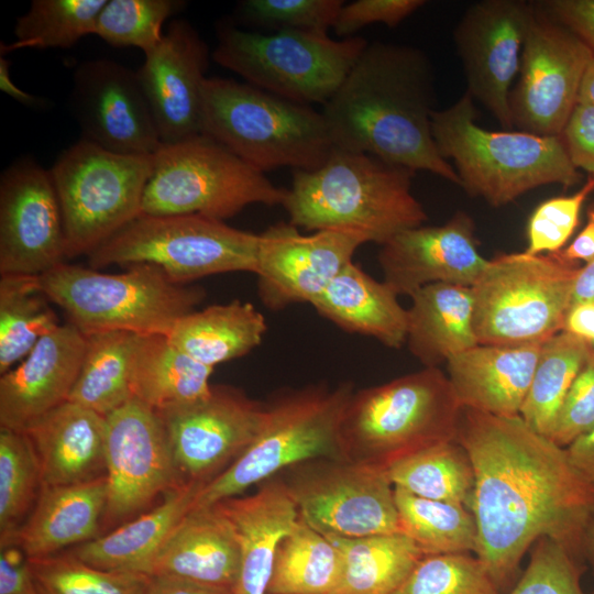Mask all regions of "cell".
Segmentation results:
<instances>
[{
	"instance_id": "17",
	"label": "cell",
	"mask_w": 594,
	"mask_h": 594,
	"mask_svg": "<svg viewBox=\"0 0 594 594\" xmlns=\"http://www.w3.org/2000/svg\"><path fill=\"white\" fill-rule=\"evenodd\" d=\"M157 413L183 483L202 487L254 441L264 421L265 404L235 387L217 385L201 400Z\"/></svg>"
},
{
	"instance_id": "27",
	"label": "cell",
	"mask_w": 594,
	"mask_h": 594,
	"mask_svg": "<svg viewBox=\"0 0 594 594\" xmlns=\"http://www.w3.org/2000/svg\"><path fill=\"white\" fill-rule=\"evenodd\" d=\"M240 569L234 529L218 504L188 510L155 557L148 575L233 590Z\"/></svg>"
},
{
	"instance_id": "47",
	"label": "cell",
	"mask_w": 594,
	"mask_h": 594,
	"mask_svg": "<svg viewBox=\"0 0 594 594\" xmlns=\"http://www.w3.org/2000/svg\"><path fill=\"white\" fill-rule=\"evenodd\" d=\"M343 4L342 0H244L237 12L242 21L274 32L327 33Z\"/></svg>"
},
{
	"instance_id": "43",
	"label": "cell",
	"mask_w": 594,
	"mask_h": 594,
	"mask_svg": "<svg viewBox=\"0 0 594 594\" xmlns=\"http://www.w3.org/2000/svg\"><path fill=\"white\" fill-rule=\"evenodd\" d=\"M107 0H33L14 26L15 41L1 44V54L19 48H70L95 34Z\"/></svg>"
},
{
	"instance_id": "53",
	"label": "cell",
	"mask_w": 594,
	"mask_h": 594,
	"mask_svg": "<svg viewBox=\"0 0 594 594\" xmlns=\"http://www.w3.org/2000/svg\"><path fill=\"white\" fill-rule=\"evenodd\" d=\"M536 3L576 34L594 55V0H546Z\"/></svg>"
},
{
	"instance_id": "25",
	"label": "cell",
	"mask_w": 594,
	"mask_h": 594,
	"mask_svg": "<svg viewBox=\"0 0 594 594\" xmlns=\"http://www.w3.org/2000/svg\"><path fill=\"white\" fill-rule=\"evenodd\" d=\"M217 504L230 520L239 544L240 569L232 594H267L277 548L298 519L282 477L273 476L250 495Z\"/></svg>"
},
{
	"instance_id": "33",
	"label": "cell",
	"mask_w": 594,
	"mask_h": 594,
	"mask_svg": "<svg viewBox=\"0 0 594 594\" xmlns=\"http://www.w3.org/2000/svg\"><path fill=\"white\" fill-rule=\"evenodd\" d=\"M266 330L264 316L252 304L235 299L182 317L167 338L197 362L215 369L250 353L262 343Z\"/></svg>"
},
{
	"instance_id": "34",
	"label": "cell",
	"mask_w": 594,
	"mask_h": 594,
	"mask_svg": "<svg viewBox=\"0 0 594 594\" xmlns=\"http://www.w3.org/2000/svg\"><path fill=\"white\" fill-rule=\"evenodd\" d=\"M212 371L174 346L167 336H141L132 363V394L156 411L189 405L210 395Z\"/></svg>"
},
{
	"instance_id": "39",
	"label": "cell",
	"mask_w": 594,
	"mask_h": 594,
	"mask_svg": "<svg viewBox=\"0 0 594 594\" xmlns=\"http://www.w3.org/2000/svg\"><path fill=\"white\" fill-rule=\"evenodd\" d=\"M387 473L394 487L471 509L474 469L469 453L455 439L422 449L393 464Z\"/></svg>"
},
{
	"instance_id": "7",
	"label": "cell",
	"mask_w": 594,
	"mask_h": 594,
	"mask_svg": "<svg viewBox=\"0 0 594 594\" xmlns=\"http://www.w3.org/2000/svg\"><path fill=\"white\" fill-rule=\"evenodd\" d=\"M127 267L123 273L108 274L64 262L37 280L85 336L107 331L168 336L206 297L200 286L174 283L155 265Z\"/></svg>"
},
{
	"instance_id": "57",
	"label": "cell",
	"mask_w": 594,
	"mask_h": 594,
	"mask_svg": "<svg viewBox=\"0 0 594 594\" xmlns=\"http://www.w3.org/2000/svg\"><path fill=\"white\" fill-rule=\"evenodd\" d=\"M561 255L573 262L584 261L590 263L594 260V202L586 210V223L575 239L560 250Z\"/></svg>"
},
{
	"instance_id": "29",
	"label": "cell",
	"mask_w": 594,
	"mask_h": 594,
	"mask_svg": "<svg viewBox=\"0 0 594 594\" xmlns=\"http://www.w3.org/2000/svg\"><path fill=\"white\" fill-rule=\"evenodd\" d=\"M107 498L106 475L74 485H42L16 543L29 559H35L90 541L99 537Z\"/></svg>"
},
{
	"instance_id": "8",
	"label": "cell",
	"mask_w": 594,
	"mask_h": 594,
	"mask_svg": "<svg viewBox=\"0 0 594 594\" xmlns=\"http://www.w3.org/2000/svg\"><path fill=\"white\" fill-rule=\"evenodd\" d=\"M353 393L351 383L310 385L266 403L254 441L227 470L198 490L189 510L240 496L298 463L341 458L339 427Z\"/></svg>"
},
{
	"instance_id": "26",
	"label": "cell",
	"mask_w": 594,
	"mask_h": 594,
	"mask_svg": "<svg viewBox=\"0 0 594 594\" xmlns=\"http://www.w3.org/2000/svg\"><path fill=\"white\" fill-rule=\"evenodd\" d=\"M23 431L36 452L43 485H74L106 475V416L66 400Z\"/></svg>"
},
{
	"instance_id": "22",
	"label": "cell",
	"mask_w": 594,
	"mask_h": 594,
	"mask_svg": "<svg viewBox=\"0 0 594 594\" xmlns=\"http://www.w3.org/2000/svg\"><path fill=\"white\" fill-rule=\"evenodd\" d=\"M136 72L163 144L202 134L201 103L209 50L186 20H173Z\"/></svg>"
},
{
	"instance_id": "28",
	"label": "cell",
	"mask_w": 594,
	"mask_h": 594,
	"mask_svg": "<svg viewBox=\"0 0 594 594\" xmlns=\"http://www.w3.org/2000/svg\"><path fill=\"white\" fill-rule=\"evenodd\" d=\"M541 344H477L447 361L448 378L462 407L496 416L519 415Z\"/></svg>"
},
{
	"instance_id": "20",
	"label": "cell",
	"mask_w": 594,
	"mask_h": 594,
	"mask_svg": "<svg viewBox=\"0 0 594 594\" xmlns=\"http://www.w3.org/2000/svg\"><path fill=\"white\" fill-rule=\"evenodd\" d=\"M70 102L81 139L124 155H154L160 132L136 72L107 58L80 64Z\"/></svg>"
},
{
	"instance_id": "56",
	"label": "cell",
	"mask_w": 594,
	"mask_h": 594,
	"mask_svg": "<svg viewBox=\"0 0 594 594\" xmlns=\"http://www.w3.org/2000/svg\"><path fill=\"white\" fill-rule=\"evenodd\" d=\"M146 594H232V592L173 576L153 575L150 576Z\"/></svg>"
},
{
	"instance_id": "52",
	"label": "cell",
	"mask_w": 594,
	"mask_h": 594,
	"mask_svg": "<svg viewBox=\"0 0 594 594\" xmlns=\"http://www.w3.org/2000/svg\"><path fill=\"white\" fill-rule=\"evenodd\" d=\"M561 139L574 167L594 177V107L578 103Z\"/></svg>"
},
{
	"instance_id": "55",
	"label": "cell",
	"mask_w": 594,
	"mask_h": 594,
	"mask_svg": "<svg viewBox=\"0 0 594 594\" xmlns=\"http://www.w3.org/2000/svg\"><path fill=\"white\" fill-rule=\"evenodd\" d=\"M565 450L573 468L594 486V422Z\"/></svg>"
},
{
	"instance_id": "16",
	"label": "cell",
	"mask_w": 594,
	"mask_h": 594,
	"mask_svg": "<svg viewBox=\"0 0 594 594\" xmlns=\"http://www.w3.org/2000/svg\"><path fill=\"white\" fill-rule=\"evenodd\" d=\"M106 421L108 498L103 518L118 522L185 484L156 410L133 397L108 414Z\"/></svg>"
},
{
	"instance_id": "42",
	"label": "cell",
	"mask_w": 594,
	"mask_h": 594,
	"mask_svg": "<svg viewBox=\"0 0 594 594\" xmlns=\"http://www.w3.org/2000/svg\"><path fill=\"white\" fill-rule=\"evenodd\" d=\"M42 485L40 462L26 433L0 427V547L16 543Z\"/></svg>"
},
{
	"instance_id": "30",
	"label": "cell",
	"mask_w": 594,
	"mask_h": 594,
	"mask_svg": "<svg viewBox=\"0 0 594 594\" xmlns=\"http://www.w3.org/2000/svg\"><path fill=\"white\" fill-rule=\"evenodd\" d=\"M397 297L384 282L350 262L311 306L346 332L372 337L388 348L399 349L407 341L408 315Z\"/></svg>"
},
{
	"instance_id": "58",
	"label": "cell",
	"mask_w": 594,
	"mask_h": 594,
	"mask_svg": "<svg viewBox=\"0 0 594 594\" xmlns=\"http://www.w3.org/2000/svg\"><path fill=\"white\" fill-rule=\"evenodd\" d=\"M562 331L572 333L593 344L594 342V304L572 305L564 318Z\"/></svg>"
},
{
	"instance_id": "60",
	"label": "cell",
	"mask_w": 594,
	"mask_h": 594,
	"mask_svg": "<svg viewBox=\"0 0 594 594\" xmlns=\"http://www.w3.org/2000/svg\"><path fill=\"white\" fill-rule=\"evenodd\" d=\"M10 63L9 61L1 56L0 57V89L14 100L19 101L22 105L34 107L40 103L38 99L34 96L21 90L18 88V86L12 81L10 72H9Z\"/></svg>"
},
{
	"instance_id": "14",
	"label": "cell",
	"mask_w": 594,
	"mask_h": 594,
	"mask_svg": "<svg viewBox=\"0 0 594 594\" xmlns=\"http://www.w3.org/2000/svg\"><path fill=\"white\" fill-rule=\"evenodd\" d=\"M278 475L298 517L328 538L400 532L394 485L386 470L344 458H319Z\"/></svg>"
},
{
	"instance_id": "31",
	"label": "cell",
	"mask_w": 594,
	"mask_h": 594,
	"mask_svg": "<svg viewBox=\"0 0 594 594\" xmlns=\"http://www.w3.org/2000/svg\"><path fill=\"white\" fill-rule=\"evenodd\" d=\"M201 487L185 484L163 496V501L107 535L76 546L70 553L82 562L106 571L147 574L167 537L190 509Z\"/></svg>"
},
{
	"instance_id": "19",
	"label": "cell",
	"mask_w": 594,
	"mask_h": 594,
	"mask_svg": "<svg viewBox=\"0 0 594 594\" xmlns=\"http://www.w3.org/2000/svg\"><path fill=\"white\" fill-rule=\"evenodd\" d=\"M532 11L522 0H482L468 7L453 30L466 91L509 130V96Z\"/></svg>"
},
{
	"instance_id": "4",
	"label": "cell",
	"mask_w": 594,
	"mask_h": 594,
	"mask_svg": "<svg viewBox=\"0 0 594 594\" xmlns=\"http://www.w3.org/2000/svg\"><path fill=\"white\" fill-rule=\"evenodd\" d=\"M465 91L454 103L433 110L431 131L440 155L451 160L460 187L493 207L505 206L543 185L573 187L582 174L572 164L561 136L519 130L488 131L476 124Z\"/></svg>"
},
{
	"instance_id": "62",
	"label": "cell",
	"mask_w": 594,
	"mask_h": 594,
	"mask_svg": "<svg viewBox=\"0 0 594 594\" xmlns=\"http://www.w3.org/2000/svg\"><path fill=\"white\" fill-rule=\"evenodd\" d=\"M582 557L587 560L594 572V514L590 518L583 535Z\"/></svg>"
},
{
	"instance_id": "44",
	"label": "cell",
	"mask_w": 594,
	"mask_h": 594,
	"mask_svg": "<svg viewBox=\"0 0 594 594\" xmlns=\"http://www.w3.org/2000/svg\"><path fill=\"white\" fill-rule=\"evenodd\" d=\"M38 594H146L150 575L94 568L70 552L29 559Z\"/></svg>"
},
{
	"instance_id": "11",
	"label": "cell",
	"mask_w": 594,
	"mask_h": 594,
	"mask_svg": "<svg viewBox=\"0 0 594 594\" xmlns=\"http://www.w3.org/2000/svg\"><path fill=\"white\" fill-rule=\"evenodd\" d=\"M286 194L264 173L200 134L162 144L154 154L141 215H198L224 221L253 204L283 205Z\"/></svg>"
},
{
	"instance_id": "12",
	"label": "cell",
	"mask_w": 594,
	"mask_h": 594,
	"mask_svg": "<svg viewBox=\"0 0 594 594\" xmlns=\"http://www.w3.org/2000/svg\"><path fill=\"white\" fill-rule=\"evenodd\" d=\"M261 237L198 215H141L88 255L95 270L151 264L177 284L228 272H252Z\"/></svg>"
},
{
	"instance_id": "36",
	"label": "cell",
	"mask_w": 594,
	"mask_h": 594,
	"mask_svg": "<svg viewBox=\"0 0 594 594\" xmlns=\"http://www.w3.org/2000/svg\"><path fill=\"white\" fill-rule=\"evenodd\" d=\"M141 336L128 331L86 336L85 354L68 400L107 416L133 398L131 371Z\"/></svg>"
},
{
	"instance_id": "18",
	"label": "cell",
	"mask_w": 594,
	"mask_h": 594,
	"mask_svg": "<svg viewBox=\"0 0 594 594\" xmlns=\"http://www.w3.org/2000/svg\"><path fill=\"white\" fill-rule=\"evenodd\" d=\"M62 210L51 172L23 157L0 178V275L42 276L65 262Z\"/></svg>"
},
{
	"instance_id": "21",
	"label": "cell",
	"mask_w": 594,
	"mask_h": 594,
	"mask_svg": "<svg viewBox=\"0 0 594 594\" xmlns=\"http://www.w3.org/2000/svg\"><path fill=\"white\" fill-rule=\"evenodd\" d=\"M256 268L258 298L279 310L311 302L327 288L353 254L369 240L351 230H319L301 234L289 222H278L260 233Z\"/></svg>"
},
{
	"instance_id": "3",
	"label": "cell",
	"mask_w": 594,
	"mask_h": 594,
	"mask_svg": "<svg viewBox=\"0 0 594 594\" xmlns=\"http://www.w3.org/2000/svg\"><path fill=\"white\" fill-rule=\"evenodd\" d=\"M415 173L365 153L333 147L319 167L294 170L282 206L297 228L356 231L383 245L428 220L411 193Z\"/></svg>"
},
{
	"instance_id": "48",
	"label": "cell",
	"mask_w": 594,
	"mask_h": 594,
	"mask_svg": "<svg viewBox=\"0 0 594 594\" xmlns=\"http://www.w3.org/2000/svg\"><path fill=\"white\" fill-rule=\"evenodd\" d=\"M581 575L578 558L542 537L531 547L529 563L509 594H584Z\"/></svg>"
},
{
	"instance_id": "45",
	"label": "cell",
	"mask_w": 594,
	"mask_h": 594,
	"mask_svg": "<svg viewBox=\"0 0 594 594\" xmlns=\"http://www.w3.org/2000/svg\"><path fill=\"white\" fill-rule=\"evenodd\" d=\"M184 4L175 0H107L95 34L113 47H136L145 54L161 42L164 23Z\"/></svg>"
},
{
	"instance_id": "59",
	"label": "cell",
	"mask_w": 594,
	"mask_h": 594,
	"mask_svg": "<svg viewBox=\"0 0 594 594\" xmlns=\"http://www.w3.org/2000/svg\"><path fill=\"white\" fill-rule=\"evenodd\" d=\"M579 302L594 304V260L586 263L584 266H581L576 275L571 306Z\"/></svg>"
},
{
	"instance_id": "15",
	"label": "cell",
	"mask_w": 594,
	"mask_h": 594,
	"mask_svg": "<svg viewBox=\"0 0 594 594\" xmlns=\"http://www.w3.org/2000/svg\"><path fill=\"white\" fill-rule=\"evenodd\" d=\"M524 41L509 109L513 128L541 136H561L574 108L590 47L536 2Z\"/></svg>"
},
{
	"instance_id": "23",
	"label": "cell",
	"mask_w": 594,
	"mask_h": 594,
	"mask_svg": "<svg viewBox=\"0 0 594 594\" xmlns=\"http://www.w3.org/2000/svg\"><path fill=\"white\" fill-rule=\"evenodd\" d=\"M479 243L474 220L463 211L441 226L405 230L378 253L383 282L397 296L409 297L436 283L472 287L488 263Z\"/></svg>"
},
{
	"instance_id": "46",
	"label": "cell",
	"mask_w": 594,
	"mask_h": 594,
	"mask_svg": "<svg viewBox=\"0 0 594 594\" xmlns=\"http://www.w3.org/2000/svg\"><path fill=\"white\" fill-rule=\"evenodd\" d=\"M394 594H501L481 560L470 553L425 556Z\"/></svg>"
},
{
	"instance_id": "9",
	"label": "cell",
	"mask_w": 594,
	"mask_h": 594,
	"mask_svg": "<svg viewBox=\"0 0 594 594\" xmlns=\"http://www.w3.org/2000/svg\"><path fill=\"white\" fill-rule=\"evenodd\" d=\"M580 268L560 251L503 253L488 260L471 287L479 344H542L561 332Z\"/></svg>"
},
{
	"instance_id": "13",
	"label": "cell",
	"mask_w": 594,
	"mask_h": 594,
	"mask_svg": "<svg viewBox=\"0 0 594 594\" xmlns=\"http://www.w3.org/2000/svg\"><path fill=\"white\" fill-rule=\"evenodd\" d=\"M154 155H124L80 139L50 169L59 201L66 257L89 255L141 215Z\"/></svg>"
},
{
	"instance_id": "54",
	"label": "cell",
	"mask_w": 594,
	"mask_h": 594,
	"mask_svg": "<svg viewBox=\"0 0 594 594\" xmlns=\"http://www.w3.org/2000/svg\"><path fill=\"white\" fill-rule=\"evenodd\" d=\"M0 548V594H38L30 560L19 544Z\"/></svg>"
},
{
	"instance_id": "40",
	"label": "cell",
	"mask_w": 594,
	"mask_h": 594,
	"mask_svg": "<svg viewBox=\"0 0 594 594\" xmlns=\"http://www.w3.org/2000/svg\"><path fill=\"white\" fill-rule=\"evenodd\" d=\"M394 491L399 531L425 556L476 552V520L465 505L419 497L398 487Z\"/></svg>"
},
{
	"instance_id": "24",
	"label": "cell",
	"mask_w": 594,
	"mask_h": 594,
	"mask_svg": "<svg viewBox=\"0 0 594 594\" xmlns=\"http://www.w3.org/2000/svg\"><path fill=\"white\" fill-rule=\"evenodd\" d=\"M86 344L87 337L66 321L40 339L18 366L1 374L0 427L23 431L68 400Z\"/></svg>"
},
{
	"instance_id": "35",
	"label": "cell",
	"mask_w": 594,
	"mask_h": 594,
	"mask_svg": "<svg viewBox=\"0 0 594 594\" xmlns=\"http://www.w3.org/2000/svg\"><path fill=\"white\" fill-rule=\"evenodd\" d=\"M329 539L342 558L340 579L331 594H394L425 557L402 532Z\"/></svg>"
},
{
	"instance_id": "32",
	"label": "cell",
	"mask_w": 594,
	"mask_h": 594,
	"mask_svg": "<svg viewBox=\"0 0 594 594\" xmlns=\"http://www.w3.org/2000/svg\"><path fill=\"white\" fill-rule=\"evenodd\" d=\"M410 298L406 343L425 367H439L479 344L471 287L436 283L418 289Z\"/></svg>"
},
{
	"instance_id": "63",
	"label": "cell",
	"mask_w": 594,
	"mask_h": 594,
	"mask_svg": "<svg viewBox=\"0 0 594 594\" xmlns=\"http://www.w3.org/2000/svg\"><path fill=\"white\" fill-rule=\"evenodd\" d=\"M593 345H594V342H593Z\"/></svg>"
},
{
	"instance_id": "51",
	"label": "cell",
	"mask_w": 594,
	"mask_h": 594,
	"mask_svg": "<svg viewBox=\"0 0 594 594\" xmlns=\"http://www.w3.org/2000/svg\"><path fill=\"white\" fill-rule=\"evenodd\" d=\"M425 4V0H358L344 3L332 29L339 37L346 38L374 23L395 28Z\"/></svg>"
},
{
	"instance_id": "6",
	"label": "cell",
	"mask_w": 594,
	"mask_h": 594,
	"mask_svg": "<svg viewBox=\"0 0 594 594\" xmlns=\"http://www.w3.org/2000/svg\"><path fill=\"white\" fill-rule=\"evenodd\" d=\"M201 128L262 173L315 169L333 150L321 112L232 79L206 78Z\"/></svg>"
},
{
	"instance_id": "1",
	"label": "cell",
	"mask_w": 594,
	"mask_h": 594,
	"mask_svg": "<svg viewBox=\"0 0 594 594\" xmlns=\"http://www.w3.org/2000/svg\"><path fill=\"white\" fill-rule=\"evenodd\" d=\"M455 440L474 469L475 556L501 592L542 537L582 556L594 486L573 468L565 448L531 429L520 415L468 407L461 409Z\"/></svg>"
},
{
	"instance_id": "41",
	"label": "cell",
	"mask_w": 594,
	"mask_h": 594,
	"mask_svg": "<svg viewBox=\"0 0 594 594\" xmlns=\"http://www.w3.org/2000/svg\"><path fill=\"white\" fill-rule=\"evenodd\" d=\"M37 276L0 277V374L62 323Z\"/></svg>"
},
{
	"instance_id": "61",
	"label": "cell",
	"mask_w": 594,
	"mask_h": 594,
	"mask_svg": "<svg viewBox=\"0 0 594 594\" xmlns=\"http://www.w3.org/2000/svg\"><path fill=\"white\" fill-rule=\"evenodd\" d=\"M578 103L594 107V57L590 62L581 81Z\"/></svg>"
},
{
	"instance_id": "50",
	"label": "cell",
	"mask_w": 594,
	"mask_h": 594,
	"mask_svg": "<svg viewBox=\"0 0 594 594\" xmlns=\"http://www.w3.org/2000/svg\"><path fill=\"white\" fill-rule=\"evenodd\" d=\"M594 422V348L578 373L549 437L565 448Z\"/></svg>"
},
{
	"instance_id": "49",
	"label": "cell",
	"mask_w": 594,
	"mask_h": 594,
	"mask_svg": "<svg viewBox=\"0 0 594 594\" xmlns=\"http://www.w3.org/2000/svg\"><path fill=\"white\" fill-rule=\"evenodd\" d=\"M594 190V177L571 196L552 197L536 207L527 223L528 255L562 250L580 223L582 206Z\"/></svg>"
},
{
	"instance_id": "5",
	"label": "cell",
	"mask_w": 594,
	"mask_h": 594,
	"mask_svg": "<svg viewBox=\"0 0 594 594\" xmlns=\"http://www.w3.org/2000/svg\"><path fill=\"white\" fill-rule=\"evenodd\" d=\"M461 409L439 367L356 391L339 427L341 458L387 471L422 449L455 439Z\"/></svg>"
},
{
	"instance_id": "10",
	"label": "cell",
	"mask_w": 594,
	"mask_h": 594,
	"mask_svg": "<svg viewBox=\"0 0 594 594\" xmlns=\"http://www.w3.org/2000/svg\"><path fill=\"white\" fill-rule=\"evenodd\" d=\"M367 44L361 36L333 40L328 33L308 31L263 34L223 25L211 57L270 94L300 105H324Z\"/></svg>"
},
{
	"instance_id": "38",
	"label": "cell",
	"mask_w": 594,
	"mask_h": 594,
	"mask_svg": "<svg viewBox=\"0 0 594 594\" xmlns=\"http://www.w3.org/2000/svg\"><path fill=\"white\" fill-rule=\"evenodd\" d=\"M341 568L337 546L298 517L277 548L267 594H331Z\"/></svg>"
},
{
	"instance_id": "37",
	"label": "cell",
	"mask_w": 594,
	"mask_h": 594,
	"mask_svg": "<svg viewBox=\"0 0 594 594\" xmlns=\"http://www.w3.org/2000/svg\"><path fill=\"white\" fill-rule=\"evenodd\" d=\"M594 345L561 331L541 344L538 362L519 415L549 438L565 397Z\"/></svg>"
},
{
	"instance_id": "2",
	"label": "cell",
	"mask_w": 594,
	"mask_h": 594,
	"mask_svg": "<svg viewBox=\"0 0 594 594\" xmlns=\"http://www.w3.org/2000/svg\"><path fill=\"white\" fill-rule=\"evenodd\" d=\"M435 74L420 48L372 42L321 114L333 147L372 155L460 186L431 131Z\"/></svg>"
}]
</instances>
